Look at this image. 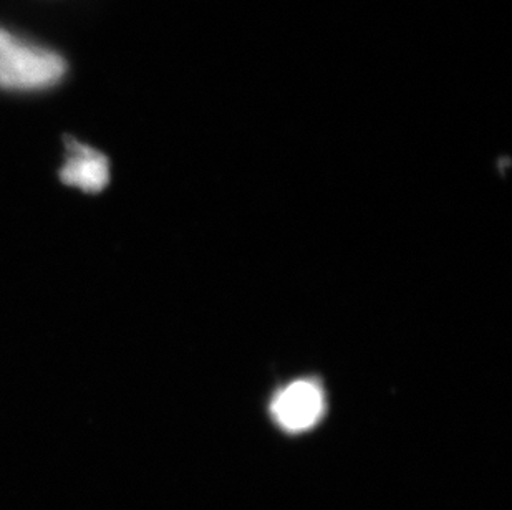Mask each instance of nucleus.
Returning a JSON list of instances; mask_svg holds the SVG:
<instances>
[{"label": "nucleus", "instance_id": "nucleus-1", "mask_svg": "<svg viewBox=\"0 0 512 510\" xmlns=\"http://www.w3.org/2000/svg\"><path fill=\"white\" fill-rule=\"evenodd\" d=\"M67 73L60 53L0 27V88L9 92H42L55 87Z\"/></svg>", "mask_w": 512, "mask_h": 510}, {"label": "nucleus", "instance_id": "nucleus-2", "mask_svg": "<svg viewBox=\"0 0 512 510\" xmlns=\"http://www.w3.org/2000/svg\"><path fill=\"white\" fill-rule=\"evenodd\" d=\"M324 413V391L310 380L290 383L272 401V416L289 433H302L314 428Z\"/></svg>", "mask_w": 512, "mask_h": 510}, {"label": "nucleus", "instance_id": "nucleus-3", "mask_svg": "<svg viewBox=\"0 0 512 510\" xmlns=\"http://www.w3.org/2000/svg\"><path fill=\"white\" fill-rule=\"evenodd\" d=\"M67 153L65 164L60 169V181L83 193H102L110 183L107 156L77 140H67Z\"/></svg>", "mask_w": 512, "mask_h": 510}]
</instances>
